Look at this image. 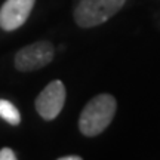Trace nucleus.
Segmentation results:
<instances>
[{"label":"nucleus","instance_id":"7","mask_svg":"<svg viewBox=\"0 0 160 160\" xmlns=\"http://www.w3.org/2000/svg\"><path fill=\"white\" fill-rule=\"evenodd\" d=\"M0 160H17L15 151L9 147H3L0 150Z\"/></svg>","mask_w":160,"mask_h":160},{"label":"nucleus","instance_id":"3","mask_svg":"<svg viewBox=\"0 0 160 160\" xmlns=\"http://www.w3.org/2000/svg\"><path fill=\"white\" fill-rule=\"evenodd\" d=\"M55 48L49 40H37L21 48L15 53V68L21 73H31L45 68L53 61Z\"/></svg>","mask_w":160,"mask_h":160},{"label":"nucleus","instance_id":"4","mask_svg":"<svg viewBox=\"0 0 160 160\" xmlns=\"http://www.w3.org/2000/svg\"><path fill=\"white\" fill-rule=\"evenodd\" d=\"M67 99L65 85L61 80H52L43 88L34 101V107L37 114L46 122L57 119L62 111Z\"/></svg>","mask_w":160,"mask_h":160},{"label":"nucleus","instance_id":"5","mask_svg":"<svg viewBox=\"0 0 160 160\" xmlns=\"http://www.w3.org/2000/svg\"><path fill=\"white\" fill-rule=\"evenodd\" d=\"M36 0H5L0 8V27L5 31H15L30 18Z\"/></svg>","mask_w":160,"mask_h":160},{"label":"nucleus","instance_id":"2","mask_svg":"<svg viewBox=\"0 0 160 160\" xmlns=\"http://www.w3.org/2000/svg\"><path fill=\"white\" fill-rule=\"evenodd\" d=\"M125 3L126 0H80L73 18L80 28H93L117 15Z\"/></svg>","mask_w":160,"mask_h":160},{"label":"nucleus","instance_id":"1","mask_svg":"<svg viewBox=\"0 0 160 160\" xmlns=\"http://www.w3.org/2000/svg\"><path fill=\"white\" fill-rule=\"evenodd\" d=\"M117 101L111 93H98L89 99L79 116V131L86 138L101 135L114 119Z\"/></svg>","mask_w":160,"mask_h":160},{"label":"nucleus","instance_id":"8","mask_svg":"<svg viewBox=\"0 0 160 160\" xmlns=\"http://www.w3.org/2000/svg\"><path fill=\"white\" fill-rule=\"evenodd\" d=\"M58 160H82V157L77 154H73V156H61L58 157Z\"/></svg>","mask_w":160,"mask_h":160},{"label":"nucleus","instance_id":"6","mask_svg":"<svg viewBox=\"0 0 160 160\" xmlns=\"http://www.w3.org/2000/svg\"><path fill=\"white\" fill-rule=\"evenodd\" d=\"M0 119L8 122L11 126H18L21 123V113L9 99L0 98Z\"/></svg>","mask_w":160,"mask_h":160}]
</instances>
